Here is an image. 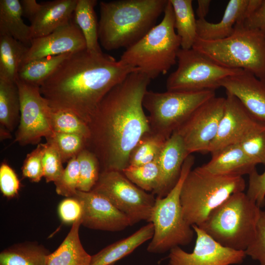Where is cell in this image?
Returning a JSON list of instances; mask_svg holds the SVG:
<instances>
[{
  "mask_svg": "<svg viewBox=\"0 0 265 265\" xmlns=\"http://www.w3.org/2000/svg\"><path fill=\"white\" fill-rule=\"evenodd\" d=\"M151 80L139 71L131 73L108 92L91 116L85 148L97 158L101 172H122L132 149L151 132L143 106Z\"/></svg>",
  "mask_w": 265,
  "mask_h": 265,
  "instance_id": "1",
  "label": "cell"
},
{
  "mask_svg": "<svg viewBox=\"0 0 265 265\" xmlns=\"http://www.w3.org/2000/svg\"><path fill=\"white\" fill-rule=\"evenodd\" d=\"M138 69L105 54L72 53L40 86L53 109L70 111L86 124L104 97Z\"/></svg>",
  "mask_w": 265,
  "mask_h": 265,
  "instance_id": "2",
  "label": "cell"
},
{
  "mask_svg": "<svg viewBox=\"0 0 265 265\" xmlns=\"http://www.w3.org/2000/svg\"><path fill=\"white\" fill-rule=\"evenodd\" d=\"M168 0H117L100 2L99 40L106 50L132 46L154 26Z\"/></svg>",
  "mask_w": 265,
  "mask_h": 265,
  "instance_id": "3",
  "label": "cell"
},
{
  "mask_svg": "<svg viewBox=\"0 0 265 265\" xmlns=\"http://www.w3.org/2000/svg\"><path fill=\"white\" fill-rule=\"evenodd\" d=\"M163 14L161 22L126 49L120 59L124 64L138 69L151 80L167 73L177 62L178 53L181 48L169 0Z\"/></svg>",
  "mask_w": 265,
  "mask_h": 265,
  "instance_id": "4",
  "label": "cell"
},
{
  "mask_svg": "<svg viewBox=\"0 0 265 265\" xmlns=\"http://www.w3.org/2000/svg\"><path fill=\"white\" fill-rule=\"evenodd\" d=\"M261 210L246 193H236L198 227L221 245L245 251L255 238Z\"/></svg>",
  "mask_w": 265,
  "mask_h": 265,
  "instance_id": "5",
  "label": "cell"
},
{
  "mask_svg": "<svg viewBox=\"0 0 265 265\" xmlns=\"http://www.w3.org/2000/svg\"><path fill=\"white\" fill-rule=\"evenodd\" d=\"M245 188L242 176L214 174L201 166L191 169L184 181L180 193L184 218L190 226H199L231 195L243 192Z\"/></svg>",
  "mask_w": 265,
  "mask_h": 265,
  "instance_id": "6",
  "label": "cell"
},
{
  "mask_svg": "<svg viewBox=\"0 0 265 265\" xmlns=\"http://www.w3.org/2000/svg\"><path fill=\"white\" fill-rule=\"evenodd\" d=\"M192 49L218 64L247 71L265 80V33L238 23L229 37L216 41L197 39Z\"/></svg>",
  "mask_w": 265,
  "mask_h": 265,
  "instance_id": "7",
  "label": "cell"
},
{
  "mask_svg": "<svg viewBox=\"0 0 265 265\" xmlns=\"http://www.w3.org/2000/svg\"><path fill=\"white\" fill-rule=\"evenodd\" d=\"M195 159L191 155L185 160L180 178L174 187L164 197H156L148 222L153 223L154 233L147 250L162 253L176 246L186 245L192 241L194 231L185 220L180 202L184 181L192 169Z\"/></svg>",
  "mask_w": 265,
  "mask_h": 265,
  "instance_id": "8",
  "label": "cell"
},
{
  "mask_svg": "<svg viewBox=\"0 0 265 265\" xmlns=\"http://www.w3.org/2000/svg\"><path fill=\"white\" fill-rule=\"evenodd\" d=\"M214 96V90L163 92L147 90L143 99V106L149 112L151 132L167 140L198 107Z\"/></svg>",
  "mask_w": 265,
  "mask_h": 265,
  "instance_id": "9",
  "label": "cell"
},
{
  "mask_svg": "<svg viewBox=\"0 0 265 265\" xmlns=\"http://www.w3.org/2000/svg\"><path fill=\"white\" fill-rule=\"evenodd\" d=\"M177 63L176 70L166 80L168 91H215L220 87L223 79L242 70L222 66L192 48H181L177 54Z\"/></svg>",
  "mask_w": 265,
  "mask_h": 265,
  "instance_id": "10",
  "label": "cell"
},
{
  "mask_svg": "<svg viewBox=\"0 0 265 265\" xmlns=\"http://www.w3.org/2000/svg\"><path fill=\"white\" fill-rule=\"evenodd\" d=\"M107 199L129 219L131 226L149 222L156 197L141 189L118 171H104L91 190Z\"/></svg>",
  "mask_w": 265,
  "mask_h": 265,
  "instance_id": "11",
  "label": "cell"
},
{
  "mask_svg": "<svg viewBox=\"0 0 265 265\" xmlns=\"http://www.w3.org/2000/svg\"><path fill=\"white\" fill-rule=\"evenodd\" d=\"M20 99V118L15 142L20 145L39 144L42 137L53 133L51 123L52 108L40 87L17 80Z\"/></svg>",
  "mask_w": 265,
  "mask_h": 265,
  "instance_id": "12",
  "label": "cell"
},
{
  "mask_svg": "<svg viewBox=\"0 0 265 265\" xmlns=\"http://www.w3.org/2000/svg\"><path fill=\"white\" fill-rule=\"evenodd\" d=\"M225 97L211 98L198 107L175 132L182 138L189 155L208 153L223 114Z\"/></svg>",
  "mask_w": 265,
  "mask_h": 265,
  "instance_id": "13",
  "label": "cell"
},
{
  "mask_svg": "<svg viewBox=\"0 0 265 265\" xmlns=\"http://www.w3.org/2000/svg\"><path fill=\"white\" fill-rule=\"evenodd\" d=\"M226 94L217 133L208 150L211 154L226 146L239 144L265 130V122L251 114L235 96L227 92Z\"/></svg>",
  "mask_w": 265,
  "mask_h": 265,
  "instance_id": "14",
  "label": "cell"
},
{
  "mask_svg": "<svg viewBox=\"0 0 265 265\" xmlns=\"http://www.w3.org/2000/svg\"><path fill=\"white\" fill-rule=\"evenodd\" d=\"M192 227L196 235L192 252L180 246L169 251L167 265H232L241 264L246 255L221 245L196 225Z\"/></svg>",
  "mask_w": 265,
  "mask_h": 265,
  "instance_id": "15",
  "label": "cell"
},
{
  "mask_svg": "<svg viewBox=\"0 0 265 265\" xmlns=\"http://www.w3.org/2000/svg\"><path fill=\"white\" fill-rule=\"evenodd\" d=\"M82 208L81 225L87 228L118 232L131 226L128 217L107 199L92 190H77L74 196Z\"/></svg>",
  "mask_w": 265,
  "mask_h": 265,
  "instance_id": "16",
  "label": "cell"
},
{
  "mask_svg": "<svg viewBox=\"0 0 265 265\" xmlns=\"http://www.w3.org/2000/svg\"><path fill=\"white\" fill-rule=\"evenodd\" d=\"M86 49V42L80 29L71 21L47 35L33 39L22 65L35 59Z\"/></svg>",
  "mask_w": 265,
  "mask_h": 265,
  "instance_id": "17",
  "label": "cell"
},
{
  "mask_svg": "<svg viewBox=\"0 0 265 265\" xmlns=\"http://www.w3.org/2000/svg\"><path fill=\"white\" fill-rule=\"evenodd\" d=\"M220 85L237 97L254 117L265 122V80L241 70L223 79Z\"/></svg>",
  "mask_w": 265,
  "mask_h": 265,
  "instance_id": "18",
  "label": "cell"
},
{
  "mask_svg": "<svg viewBox=\"0 0 265 265\" xmlns=\"http://www.w3.org/2000/svg\"><path fill=\"white\" fill-rule=\"evenodd\" d=\"M189 155L182 138L174 132L165 141L159 155L160 176L153 194L163 197L174 187L180 178L184 162Z\"/></svg>",
  "mask_w": 265,
  "mask_h": 265,
  "instance_id": "19",
  "label": "cell"
},
{
  "mask_svg": "<svg viewBox=\"0 0 265 265\" xmlns=\"http://www.w3.org/2000/svg\"><path fill=\"white\" fill-rule=\"evenodd\" d=\"M78 0H55L42 3L31 23L32 38L47 35L71 21Z\"/></svg>",
  "mask_w": 265,
  "mask_h": 265,
  "instance_id": "20",
  "label": "cell"
},
{
  "mask_svg": "<svg viewBox=\"0 0 265 265\" xmlns=\"http://www.w3.org/2000/svg\"><path fill=\"white\" fill-rule=\"evenodd\" d=\"M212 156L211 160L201 167L212 174L242 177L256 169V165L246 156L239 144L226 146Z\"/></svg>",
  "mask_w": 265,
  "mask_h": 265,
  "instance_id": "21",
  "label": "cell"
},
{
  "mask_svg": "<svg viewBox=\"0 0 265 265\" xmlns=\"http://www.w3.org/2000/svg\"><path fill=\"white\" fill-rule=\"evenodd\" d=\"M248 3V0H229L221 20L216 23H210L205 19H197L198 38L216 41L230 36L236 25L245 19Z\"/></svg>",
  "mask_w": 265,
  "mask_h": 265,
  "instance_id": "22",
  "label": "cell"
},
{
  "mask_svg": "<svg viewBox=\"0 0 265 265\" xmlns=\"http://www.w3.org/2000/svg\"><path fill=\"white\" fill-rule=\"evenodd\" d=\"M154 233V225L149 222L131 236L109 244L91 256L89 265H112L151 239Z\"/></svg>",
  "mask_w": 265,
  "mask_h": 265,
  "instance_id": "23",
  "label": "cell"
},
{
  "mask_svg": "<svg viewBox=\"0 0 265 265\" xmlns=\"http://www.w3.org/2000/svg\"><path fill=\"white\" fill-rule=\"evenodd\" d=\"M81 219L72 227L58 248L49 255L47 265H89L91 255L83 248L79 236Z\"/></svg>",
  "mask_w": 265,
  "mask_h": 265,
  "instance_id": "24",
  "label": "cell"
},
{
  "mask_svg": "<svg viewBox=\"0 0 265 265\" xmlns=\"http://www.w3.org/2000/svg\"><path fill=\"white\" fill-rule=\"evenodd\" d=\"M22 17L19 0H0V35L10 36L29 47L32 40L31 27Z\"/></svg>",
  "mask_w": 265,
  "mask_h": 265,
  "instance_id": "25",
  "label": "cell"
},
{
  "mask_svg": "<svg viewBox=\"0 0 265 265\" xmlns=\"http://www.w3.org/2000/svg\"><path fill=\"white\" fill-rule=\"evenodd\" d=\"M28 48L10 36L0 35V80L17 81Z\"/></svg>",
  "mask_w": 265,
  "mask_h": 265,
  "instance_id": "26",
  "label": "cell"
},
{
  "mask_svg": "<svg viewBox=\"0 0 265 265\" xmlns=\"http://www.w3.org/2000/svg\"><path fill=\"white\" fill-rule=\"evenodd\" d=\"M51 252L36 242L14 244L0 253V265H47Z\"/></svg>",
  "mask_w": 265,
  "mask_h": 265,
  "instance_id": "27",
  "label": "cell"
},
{
  "mask_svg": "<svg viewBox=\"0 0 265 265\" xmlns=\"http://www.w3.org/2000/svg\"><path fill=\"white\" fill-rule=\"evenodd\" d=\"M96 0H78L73 16L74 23L80 29L85 40L86 50L93 53H101L99 43V22L95 11Z\"/></svg>",
  "mask_w": 265,
  "mask_h": 265,
  "instance_id": "28",
  "label": "cell"
},
{
  "mask_svg": "<svg viewBox=\"0 0 265 265\" xmlns=\"http://www.w3.org/2000/svg\"><path fill=\"white\" fill-rule=\"evenodd\" d=\"M174 15V27L181 39V49H191L198 36L191 0H169Z\"/></svg>",
  "mask_w": 265,
  "mask_h": 265,
  "instance_id": "29",
  "label": "cell"
},
{
  "mask_svg": "<svg viewBox=\"0 0 265 265\" xmlns=\"http://www.w3.org/2000/svg\"><path fill=\"white\" fill-rule=\"evenodd\" d=\"M20 99L17 83L0 80V130L11 132L19 125Z\"/></svg>",
  "mask_w": 265,
  "mask_h": 265,
  "instance_id": "30",
  "label": "cell"
},
{
  "mask_svg": "<svg viewBox=\"0 0 265 265\" xmlns=\"http://www.w3.org/2000/svg\"><path fill=\"white\" fill-rule=\"evenodd\" d=\"M70 54L47 56L24 64L19 70L17 80L40 87Z\"/></svg>",
  "mask_w": 265,
  "mask_h": 265,
  "instance_id": "31",
  "label": "cell"
},
{
  "mask_svg": "<svg viewBox=\"0 0 265 265\" xmlns=\"http://www.w3.org/2000/svg\"><path fill=\"white\" fill-rule=\"evenodd\" d=\"M158 156L153 161L145 164L129 165L122 173L141 189L153 193L159 185L160 176Z\"/></svg>",
  "mask_w": 265,
  "mask_h": 265,
  "instance_id": "32",
  "label": "cell"
},
{
  "mask_svg": "<svg viewBox=\"0 0 265 265\" xmlns=\"http://www.w3.org/2000/svg\"><path fill=\"white\" fill-rule=\"evenodd\" d=\"M166 140L151 132L146 133L132 151L129 165H143L155 160Z\"/></svg>",
  "mask_w": 265,
  "mask_h": 265,
  "instance_id": "33",
  "label": "cell"
},
{
  "mask_svg": "<svg viewBox=\"0 0 265 265\" xmlns=\"http://www.w3.org/2000/svg\"><path fill=\"white\" fill-rule=\"evenodd\" d=\"M51 123L53 132L78 134L86 140L89 137L87 124L70 111L52 109Z\"/></svg>",
  "mask_w": 265,
  "mask_h": 265,
  "instance_id": "34",
  "label": "cell"
},
{
  "mask_svg": "<svg viewBox=\"0 0 265 265\" xmlns=\"http://www.w3.org/2000/svg\"><path fill=\"white\" fill-rule=\"evenodd\" d=\"M79 163V182L78 190L91 191L97 183L101 173L99 161L96 156L85 148L77 156Z\"/></svg>",
  "mask_w": 265,
  "mask_h": 265,
  "instance_id": "35",
  "label": "cell"
},
{
  "mask_svg": "<svg viewBox=\"0 0 265 265\" xmlns=\"http://www.w3.org/2000/svg\"><path fill=\"white\" fill-rule=\"evenodd\" d=\"M46 139L57 150L63 163L68 162L86 148V138L78 134L53 132Z\"/></svg>",
  "mask_w": 265,
  "mask_h": 265,
  "instance_id": "36",
  "label": "cell"
},
{
  "mask_svg": "<svg viewBox=\"0 0 265 265\" xmlns=\"http://www.w3.org/2000/svg\"><path fill=\"white\" fill-rule=\"evenodd\" d=\"M79 182V163L77 156L68 161L66 167L54 183L57 194L66 197H74L78 190Z\"/></svg>",
  "mask_w": 265,
  "mask_h": 265,
  "instance_id": "37",
  "label": "cell"
},
{
  "mask_svg": "<svg viewBox=\"0 0 265 265\" xmlns=\"http://www.w3.org/2000/svg\"><path fill=\"white\" fill-rule=\"evenodd\" d=\"M46 143H39L35 149L26 155L22 167L23 178L38 183L44 177L42 159Z\"/></svg>",
  "mask_w": 265,
  "mask_h": 265,
  "instance_id": "38",
  "label": "cell"
},
{
  "mask_svg": "<svg viewBox=\"0 0 265 265\" xmlns=\"http://www.w3.org/2000/svg\"><path fill=\"white\" fill-rule=\"evenodd\" d=\"M42 159L44 178L47 183L55 182L62 174L64 168L63 162L57 150L46 142Z\"/></svg>",
  "mask_w": 265,
  "mask_h": 265,
  "instance_id": "39",
  "label": "cell"
},
{
  "mask_svg": "<svg viewBox=\"0 0 265 265\" xmlns=\"http://www.w3.org/2000/svg\"><path fill=\"white\" fill-rule=\"evenodd\" d=\"M246 256L265 265V211L261 210L255 238L244 251Z\"/></svg>",
  "mask_w": 265,
  "mask_h": 265,
  "instance_id": "40",
  "label": "cell"
},
{
  "mask_svg": "<svg viewBox=\"0 0 265 265\" xmlns=\"http://www.w3.org/2000/svg\"><path fill=\"white\" fill-rule=\"evenodd\" d=\"M242 149L256 165H265V130L253 135L239 143Z\"/></svg>",
  "mask_w": 265,
  "mask_h": 265,
  "instance_id": "41",
  "label": "cell"
},
{
  "mask_svg": "<svg viewBox=\"0 0 265 265\" xmlns=\"http://www.w3.org/2000/svg\"><path fill=\"white\" fill-rule=\"evenodd\" d=\"M20 181L13 169L6 163L0 166V189L3 196L10 199L17 195Z\"/></svg>",
  "mask_w": 265,
  "mask_h": 265,
  "instance_id": "42",
  "label": "cell"
},
{
  "mask_svg": "<svg viewBox=\"0 0 265 265\" xmlns=\"http://www.w3.org/2000/svg\"><path fill=\"white\" fill-rule=\"evenodd\" d=\"M57 212L63 223L72 225L81 219L82 208L81 203L76 198L66 197L59 203Z\"/></svg>",
  "mask_w": 265,
  "mask_h": 265,
  "instance_id": "43",
  "label": "cell"
},
{
  "mask_svg": "<svg viewBox=\"0 0 265 265\" xmlns=\"http://www.w3.org/2000/svg\"><path fill=\"white\" fill-rule=\"evenodd\" d=\"M248 197L260 208L265 205V170L259 174L255 169L249 175Z\"/></svg>",
  "mask_w": 265,
  "mask_h": 265,
  "instance_id": "44",
  "label": "cell"
},
{
  "mask_svg": "<svg viewBox=\"0 0 265 265\" xmlns=\"http://www.w3.org/2000/svg\"><path fill=\"white\" fill-rule=\"evenodd\" d=\"M238 23L246 28L265 33V0H260L255 9L242 22Z\"/></svg>",
  "mask_w": 265,
  "mask_h": 265,
  "instance_id": "45",
  "label": "cell"
},
{
  "mask_svg": "<svg viewBox=\"0 0 265 265\" xmlns=\"http://www.w3.org/2000/svg\"><path fill=\"white\" fill-rule=\"evenodd\" d=\"M23 16L28 19L31 23L39 12L42 4L35 0H20Z\"/></svg>",
  "mask_w": 265,
  "mask_h": 265,
  "instance_id": "46",
  "label": "cell"
},
{
  "mask_svg": "<svg viewBox=\"0 0 265 265\" xmlns=\"http://www.w3.org/2000/svg\"><path fill=\"white\" fill-rule=\"evenodd\" d=\"M211 2V1L210 0H197L198 6L196 13L198 18V19H205L206 16L209 12Z\"/></svg>",
  "mask_w": 265,
  "mask_h": 265,
  "instance_id": "47",
  "label": "cell"
}]
</instances>
